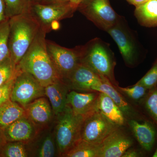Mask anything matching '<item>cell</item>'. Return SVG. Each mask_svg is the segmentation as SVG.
I'll list each match as a JSON object with an SVG mask.
<instances>
[{"label": "cell", "mask_w": 157, "mask_h": 157, "mask_svg": "<svg viewBox=\"0 0 157 157\" xmlns=\"http://www.w3.org/2000/svg\"><path fill=\"white\" fill-rule=\"evenodd\" d=\"M8 19L28 12L33 4L30 0H3Z\"/></svg>", "instance_id": "24"}, {"label": "cell", "mask_w": 157, "mask_h": 157, "mask_svg": "<svg viewBox=\"0 0 157 157\" xmlns=\"http://www.w3.org/2000/svg\"><path fill=\"white\" fill-rule=\"evenodd\" d=\"M70 86L59 79L45 87V96L48 98L55 116L58 115L66 109Z\"/></svg>", "instance_id": "16"}, {"label": "cell", "mask_w": 157, "mask_h": 157, "mask_svg": "<svg viewBox=\"0 0 157 157\" xmlns=\"http://www.w3.org/2000/svg\"><path fill=\"white\" fill-rule=\"evenodd\" d=\"M81 63L115 83L113 70L115 62L108 44L95 38L81 46Z\"/></svg>", "instance_id": "3"}, {"label": "cell", "mask_w": 157, "mask_h": 157, "mask_svg": "<svg viewBox=\"0 0 157 157\" xmlns=\"http://www.w3.org/2000/svg\"><path fill=\"white\" fill-rule=\"evenodd\" d=\"M99 93L97 91L87 93H78L74 90L69 92L67 104L74 113L84 116L97 109Z\"/></svg>", "instance_id": "15"}, {"label": "cell", "mask_w": 157, "mask_h": 157, "mask_svg": "<svg viewBox=\"0 0 157 157\" xmlns=\"http://www.w3.org/2000/svg\"><path fill=\"white\" fill-rule=\"evenodd\" d=\"M118 127L96 109L84 116L80 137L90 143L99 144Z\"/></svg>", "instance_id": "9"}, {"label": "cell", "mask_w": 157, "mask_h": 157, "mask_svg": "<svg viewBox=\"0 0 157 157\" xmlns=\"http://www.w3.org/2000/svg\"><path fill=\"white\" fill-rule=\"evenodd\" d=\"M40 28L29 12L9 18V47L10 58L16 67L33 42Z\"/></svg>", "instance_id": "2"}, {"label": "cell", "mask_w": 157, "mask_h": 157, "mask_svg": "<svg viewBox=\"0 0 157 157\" xmlns=\"http://www.w3.org/2000/svg\"><path fill=\"white\" fill-rule=\"evenodd\" d=\"M76 10L77 9L68 1L57 4H33L29 12L36 21L40 28L47 33L58 28V22L72 17Z\"/></svg>", "instance_id": "5"}, {"label": "cell", "mask_w": 157, "mask_h": 157, "mask_svg": "<svg viewBox=\"0 0 157 157\" xmlns=\"http://www.w3.org/2000/svg\"><path fill=\"white\" fill-rule=\"evenodd\" d=\"M152 157H157V147L156 148L155 151Z\"/></svg>", "instance_id": "39"}, {"label": "cell", "mask_w": 157, "mask_h": 157, "mask_svg": "<svg viewBox=\"0 0 157 157\" xmlns=\"http://www.w3.org/2000/svg\"><path fill=\"white\" fill-rule=\"evenodd\" d=\"M9 34V20L0 25V64L10 57Z\"/></svg>", "instance_id": "26"}, {"label": "cell", "mask_w": 157, "mask_h": 157, "mask_svg": "<svg viewBox=\"0 0 157 157\" xmlns=\"http://www.w3.org/2000/svg\"><path fill=\"white\" fill-rule=\"evenodd\" d=\"M58 153L54 135L48 133L41 140L36 152L39 157H53Z\"/></svg>", "instance_id": "25"}, {"label": "cell", "mask_w": 157, "mask_h": 157, "mask_svg": "<svg viewBox=\"0 0 157 157\" xmlns=\"http://www.w3.org/2000/svg\"><path fill=\"white\" fill-rule=\"evenodd\" d=\"M126 1L129 4L133 5L136 7L142 5L148 0H126Z\"/></svg>", "instance_id": "34"}, {"label": "cell", "mask_w": 157, "mask_h": 157, "mask_svg": "<svg viewBox=\"0 0 157 157\" xmlns=\"http://www.w3.org/2000/svg\"><path fill=\"white\" fill-rule=\"evenodd\" d=\"M77 10L98 28L106 32L121 17L113 9L109 0H84Z\"/></svg>", "instance_id": "7"}, {"label": "cell", "mask_w": 157, "mask_h": 157, "mask_svg": "<svg viewBox=\"0 0 157 157\" xmlns=\"http://www.w3.org/2000/svg\"><path fill=\"white\" fill-rule=\"evenodd\" d=\"M16 75L8 82L0 86V105L10 100L11 90Z\"/></svg>", "instance_id": "31"}, {"label": "cell", "mask_w": 157, "mask_h": 157, "mask_svg": "<svg viewBox=\"0 0 157 157\" xmlns=\"http://www.w3.org/2000/svg\"><path fill=\"white\" fill-rule=\"evenodd\" d=\"M63 157H99V144L80 139Z\"/></svg>", "instance_id": "22"}, {"label": "cell", "mask_w": 157, "mask_h": 157, "mask_svg": "<svg viewBox=\"0 0 157 157\" xmlns=\"http://www.w3.org/2000/svg\"><path fill=\"white\" fill-rule=\"evenodd\" d=\"M25 109L11 100L0 105V128L4 129L25 115Z\"/></svg>", "instance_id": "20"}, {"label": "cell", "mask_w": 157, "mask_h": 157, "mask_svg": "<svg viewBox=\"0 0 157 157\" xmlns=\"http://www.w3.org/2000/svg\"><path fill=\"white\" fill-rule=\"evenodd\" d=\"M42 29L16 67L17 70L33 75L43 87L61 79L48 55L45 35Z\"/></svg>", "instance_id": "1"}, {"label": "cell", "mask_w": 157, "mask_h": 157, "mask_svg": "<svg viewBox=\"0 0 157 157\" xmlns=\"http://www.w3.org/2000/svg\"><path fill=\"white\" fill-rule=\"evenodd\" d=\"M94 91L103 93L113 100L124 113H128L130 111V107L128 103L124 100L120 93L115 89L108 78L102 76L101 83L97 86Z\"/></svg>", "instance_id": "21"}, {"label": "cell", "mask_w": 157, "mask_h": 157, "mask_svg": "<svg viewBox=\"0 0 157 157\" xmlns=\"http://www.w3.org/2000/svg\"><path fill=\"white\" fill-rule=\"evenodd\" d=\"M27 144L21 141L7 142L0 148V157H28L29 152Z\"/></svg>", "instance_id": "23"}, {"label": "cell", "mask_w": 157, "mask_h": 157, "mask_svg": "<svg viewBox=\"0 0 157 157\" xmlns=\"http://www.w3.org/2000/svg\"><path fill=\"white\" fill-rule=\"evenodd\" d=\"M102 76L80 63L66 82L73 89L94 91L95 88L102 81Z\"/></svg>", "instance_id": "12"}, {"label": "cell", "mask_w": 157, "mask_h": 157, "mask_svg": "<svg viewBox=\"0 0 157 157\" xmlns=\"http://www.w3.org/2000/svg\"><path fill=\"white\" fill-rule=\"evenodd\" d=\"M57 117L54 135L58 153L63 157L81 139L80 132L84 116L75 114L67 105Z\"/></svg>", "instance_id": "4"}, {"label": "cell", "mask_w": 157, "mask_h": 157, "mask_svg": "<svg viewBox=\"0 0 157 157\" xmlns=\"http://www.w3.org/2000/svg\"><path fill=\"white\" fill-rule=\"evenodd\" d=\"M24 109L26 115L38 128L48 125L55 116L50 102L44 97L33 101Z\"/></svg>", "instance_id": "14"}, {"label": "cell", "mask_w": 157, "mask_h": 157, "mask_svg": "<svg viewBox=\"0 0 157 157\" xmlns=\"http://www.w3.org/2000/svg\"><path fill=\"white\" fill-rule=\"evenodd\" d=\"M106 32L115 41L125 62L132 64L137 57L138 48L133 34L122 17Z\"/></svg>", "instance_id": "10"}, {"label": "cell", "mask_w": 157, "mask_h": 157, "mask_svg": "<svg viewBox=\"0 0 157 157\" xmlns=\"http://www.w3.org/2000/svg\"><path fill=\"white\" fill-rule=\"evenodd\" d=\"M135 15L140 25L146 27L157 26V0H148L135 7Z\"/></svg>", "instance_id": "19"}, {"label": "cell", "mask_w": 157, "mask_h": 157, "mask_svg": "<svg viewBox=\"0 0 157 157\" xmlns=\"http://www.w3.org/2000/svg\"><path fill=\"white\" fill-rule=\"evenodd\" d=\"M144 106L146 111L157 125V86L149 90L144 98Z\"/></svg>", "instance_id": "28"}, {"label": "cell", "mask_w": 157, "mask_h": 157, "mask_svg": "<svg viewBox=\"0 0 157 157\" xmlns=\"http://www.w3.org/2000/svg\"><path fill=\"white\" fill-rule=\"evenodd\" d=\"M129 124L140 146L147 151H151L157 137L154 126L148 121L139 122L134 120L130 121Z\"/></svg>", "instance_id": "17"}, {"label": "cell", "mask_w": 157, "mask_h": 157, "mask_svg": "<svg viewBox=\"0 0 157 157\" xmlns=\"http://www.w3.org/2000/svg\"><path fill=\"white\" fill-rule=\"evenodd\" d=\"M32 4H36V3H41L42 0H30Z\"/></svg>", "instance_id": "38"}, {"label": "cell", "mask_w": 157, "mask_h": 157, "mask_svg": "<svg viewBox=\"0 0 157 157\" xmlns=\"http://www.w3.org/2000/svg\"><path fill=\"white\" fill-rule=\"evenodd\" d=\"M117 88L120 91L135 101H139L145 98L149 91L143 86L137 83L130 87L117 86Z\"/></svg>", "instance_id": "29"}, {"label": "cell", "mask_w": 157, "mask_h": 157, "mask_svg": "<svg viewBox=\"0 0 157 157\" xmlns=\"http://www.w3.org/2000/svg\"><path fill=\"white\" fill-rule=\"evenodd\" d=\"M7 142L2 129L0 128V148Z\"/></svg>", "instance_id": "36"}, {"label": "cell", "mask_w": 157, "mask_h": 157, "mask_svg": "<svg viewBox=\"0 0 157 157\" xmlns=\"http://www.w3.org/2000/svg\"><path fill=\"white\" fill-rule=\"evenodd\" d=\"M96 107L103 115L117 125L122 126L124 123V113L111 98L104 93H99Z\"/></svg>", "instance_id": "18"}, {"label": "cell", "mask_w": 157, "mask_h": 157, "mask_svg": "<svg viewBox=\"0 0 157 157\" xmlns=\"http://www.w3.org/2000/svg\"><path fill=\"white\" fill-rule=\"evenodd\" d=\"M17 70L10 100L25 108L33 101L45 96V87L30 73Z\"/></svg>", "instance_id": "8"}, {"label": "cell", "mask_w": 157, "mask_h": 157, "mask_svg": "<svg viewBox=\"0 0 157 157\" xmlns=\"http://www.w3.org/2000/svg\"><path fill=\"white\" fill-rule=\"evenodd\" d=\"M136 83L143 86L148 90L157 86V59L150 70Z\"/></svg>", "instance_id": "30"}, {"label": "cell", "mask_w": 157, "mask_h": 157, "mask_svg": "<svg viewBox=\"0 0 157 157\" xmlns=\"http://www.w3.org/2000/svg\"><path fill=\"white\" fill-rule=\"evenodd\" d=\"M118 128L99 144V157H122L132 146L131 137Z\"/></svg>", "instance_id": "11"}, {"label": "cell", "mask_w": 157, "mask_h": 157, "mask_svg": "<svg viewBox=\"0 0 157 157\" xmlns=\"http://www.w3.org/2000/svg\"><path fill=\"white\" fill-rule=\"evenodd\" d=\"M70 3L72 4V5L74 6L75 8H76L77 10V8H78V5L81 2H82L84 0H68Z\"/></svg>", "instance_id": "37"}, {"label": "cell", "mask_w": 157, "mask_h": 157, "mask_svg": "<svg viewBox=\"0 0 157 157\" xmlns=\"http://www.w3.org/2000/svg\"><path fill=\"white\" fill-rule=\"evenodd\" d=\"M47 52L59 76L66 82L71 73L81 63V46L73 48L62 47L46 39Z\"/></svg>", "instance_id": "6"}, {"label": "cell", "mask_w": 157, "mask_h": 157, "mask_svg": "<svg viewBox=\"0 0 157 157\" xmlns=\"http://www.w3.org/2000/svg\"><path fill=\"white\" fill-rule=\"evenodd\" d=\"M140 156V154L135 150H127L122 156V157H137Z\"/></svg>", "instance_id": "33"}, {"label": "cell", "mask_w": 157, "mask_h": 157, "mask_svg": "<svg viewBox=\"0 0 157 157\" xmlns=\"http://www.w3.org/2000/svg\"><path fill=\"white\" fill-rule=\"evenodd\" d=\"M16 67L9 57L0 64V86L13 78L17 73Z\"/></svg>", "instance_id": "27"}, {"label": "cell", "mask_w": 157, "mask_h": 157, "mask_svg": "<svg viewBox=\"0 0 157 157\" xmlns=\"http://www.w3.org/2000/svg\"><path fill=\"white\" fill-rule=\"evenodd\" d=\"M68 0H42L41 4H53L64 2Z\"/></svg>", "instance_id": "35"}, {"label": "cell", "mask_w": 157, "mask_h": 157, "mask_svg": "<svg viewBox=\"0 0 157 157\" xmlns=\"http://www.w3.org/2000/svg\"><path fill=\"white\" fill-rule=\"evenodd\" d=\"M3 132L7 142L21 141L28 143L36 137L38 128L25 115L3 129Z\"/></svg>", "instance_id": "13"}, {"label": "cell", "mask_w": 157, "mask_h": 157, "mask_svg": "<svg viewBox=\"0 0 157 157\" xmlns=\"http://www.w3.org/2000/svg\"><path fill=\"white\" fill-rule=\"evenodd\" d=\"M6 14V7L3 0H0V25L9 20Z\"/></svg>", "instance_id": "32"}]
</instances>
